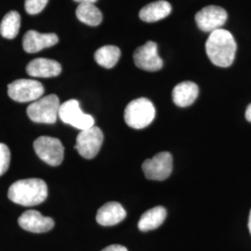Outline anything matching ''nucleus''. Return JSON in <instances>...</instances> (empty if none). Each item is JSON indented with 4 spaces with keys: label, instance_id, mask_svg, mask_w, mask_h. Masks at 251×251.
Instances as JSON below:
<instances>
[{
    "label": "nucleus",
    "instance_id": "a211bd4d",
    "mask_svg": "<svg viewBox=\"0 0 251 251\" xmlns=\"http://www.w3.org/2000/svg\"><path fill=\"white\" fill-rule=\"evenodd\" d=\"M167 217V210L163 206H154L145 211L141 217L138 228L142 232H147L158 228L165 222Z\"/></svg>",
    "mask_w": 251,
    "mask_h": 251
},
{
    "label": "nucleus",
    "instance_id": "f3484780",
    "mask_svg": "<svg viewBox=\"0 0 251 251\" xmlns=\"http://www.w3.org/2000/svg\"><path fill=\"white\" fill-rule=\"evenodd\" d=\"M171 12V4L165 0H159L144 6L140 10L139 16L144 22L153 23L168 17Z\"/></svg>",
    "mask_w": 251,
    "mask_h": 251
},
{
    "label": "nucleus",
    "instance_id": "f8f14e48",
    "mask_svg": "<svg viewBox=\"0 0 251 251\" xmlns=\"http://www.w3.org/2000/svg\"><path fill=\"white\" fill-rule=\"evenodd\" d=\"M21 228L31 233H47L54 227V221L36 210H27L19 218Z\"/></svg>",
    "mask_w": 251,
    "mask_h": 251
},
{
    "label": "nucleus",
    "instance_id": "4be33fe9",
    "mask_svg": "<svg viewBox=\"0 0 251 251\" xmlns=\"http://www.w3.org/2000/svg\"><path fill=\"white\" fill-rule=\"evenodd\" d=\"M49 0H25V8L27 13L31 15H35L40 13L45 9Z\"/></svg>",
    "mask_w": 251,
    "mask_h": 251
},
{
    "label": "nucleus",
    "instance_id": "6e6552de",
    "mask_svg": "<svg viewBox=\"0 0 251 251\" xmlns=\"http://www.w3.org/2000/svg\"><path fill=\"white\" fill-rule=\"evenodd\" d=\"M103 143V133L101 129L93 126L92 127L81 130L76 138L75 148L82 157L92 159L99 153Z\"/></svg>",
    "mask_w": 251,
    "mask_h": 251
},
{
    "label": "nucleus",
    "instance_id": "ddd939ff",
    "mask_svg": "<svg viewBox=\"0 0 251 251\" xmlns=\"http://www.w3.org/2000/svg\"><path fill=\"white\" fill-rule=\"evenodd\" d=\"M59 42V37L53 33L42 34L30 30L24 36L23 47L27 53H36L44 49L50 48Z\"/></svg>",
    "mask_w": 251,
    "mask_h": 251
},
{
    "label": "nucleus",
    "instance_id": "1a4fd4ad",
    "mask_svg": "<svg viewBox=\"0 0 251 251\" xmlns=\"http://www.w3.org/2000/svg\"><path fill=\"white\" fill-rule=\"evenodd\" d=\"M172 155L171 152H161L155 154L151 159L143 163V171L147 179L164 180L171 176L172 172Z\"/></svg>",
    "mask_w": 251,
    "mask_h": 251
},
{
    "label": "nucleus",
    "instance_id": "4468645a",
    "mask_svg": "<svg viewBox=\"0 0 251 251\" xmlns=\"http://www.w3.org/2000/svg\"><path fill=\"white\" fill-rule=\"evenodd\" d=\"M26 72L33 77H54L61 74L62 66L54 60L37 58L28 63Z\"/></svg>",
    "mask_w": 251,
    "mask_h": 251
},
{
    "label": "nucleus",
    "instance_id": "0eeeda50",
    "mask_svg": "<svg viewBox=\"0 0 251 251\" xmlns=\"http://www.w3.org/2000/svg\"><path fill=\"white\" fill-rule=\"evenodd\" d=\"M59 117L63 123L72 126L80 131L94 126V118L82 112L79 102L76 100H69L61 104Z\"/></svg>",
    "mask_w": 251,
    "mask_h": 251
},
{
    "label": "nucleus",
    "instance_id": "39448f33",
    "mask_svg": "<svg viewBox=\"0 0 251 251\" xmlns=\"http://www.w3.org/2000/svg\"><path fill=\"white\" fill-rule=\"evenodd\" d=\"M34 149L38 157L50 166H59L64 157V147L59 139L49 136L37 138Z\"/></svg>",
    "mask_w": 251,
    "mask_h": 251
},
{
    "label": "nucleus",
    "instance_id": "393cba45",
    "mask_svg": "<svg viewBox=\"0 0 251 251\" xmlns=\"http://www.w3.org/2000/svg\"><path fill=\"white\" fill-rule=\"evenodd\" d=\"M246 118L249 122L251 123V103L248 106L247 110H246Z\"/></svg>",
    "mask_w": 251,
    "mask_h": 251
},
{
    "label": "nucleus",
    "instance_id": "20e7f679",
    "mask_svg": "<svg viewBox=\"0 0 251 251\" xmlns=\"http://www.w3.org/2000/svg\"><path fill=\"white\" fill-rule=\"evenodd\" d=\"M60 107L61 103L58 96L50 94L32 102L27 107V116L36 123L53 124L59 117Z\"/></svg>",
    "mask_w": 251,
    "mask_h": 251
},
{
    "label": "nucleus",
    "instance_id": "6ab92c4d",
    "mask_svg": "<svg viewBox=\"0 0 251 251\" xmlns=\"http://www.w3.org/2000/svg\"><path fill=\"white\" fill-rule=\"evenodd\" d=\"M75 14L80 22L90 26H97L102 21L100 10L92 3L79 4Z\"/></svg>",
    "mask_w": 251,
    "mask_h": 251
},
{
    "label": "nucleus",
    "instance_id": "aec40b11",
    "mask_svg": "<svg viewBox=\"0 0 251 251\" xmlns=\"http://www.w3.org/2000/svg\"><path fill=\"white\" fill-rule=\"evenodd\" d=\"M121 56V51L117 46L108 45L100 48L96 50L94 58L96 63L104 68H113Z\"/></svg>",
    "mask_w": 251,
    "mask_h": 251
},
{
    "label": "nucleus",
    "instance_id": "2eb2a0df",
    "mask_svg": "<svg viewBox=\"0 0 251 251\" xmlns=\"http://www.w3.org/2000/svg\"><path fill=\"white\" fill-rule=\"evenodd\" d=\"M126 212L125 208L118 202H108L100 207L96 221L102 226H114L125 220Z\"/></svg>",
    "mask_w": 251,
    "mask_h": 251
},
{
    "label": "nucleus",
    "instance_id": "f03ea898",
    "mask_svg": "<svg viewBox=\"0 0 251 251\" xmlns=\"http://www.w3.org/2000/svg\"><path fill=\"white\" fill-rule=\"evenodd\" d=\"M8 197L21 206H36L48 198V185L41 179H19L10 185Z\"/></svg>",
    "mask_w": 251,
    "mask_h": 251
},
{
    "label": "nucleus",
    "instance_id": "412c9836",
    "mask_svg": "<svg viewBox=\"0 0 251 251\" xmlns=\"http://www.w3.org/2000/svg\"><path fill=\"white\" fill-rule=\"evenodd\" d=\"M21 27V16L17 11H9L1 22L0 34L8 39L15 38Z\"/></svg>",
    "mask_w": 251,
    "mask_h": 251
},
{
    "label": "nucleus",
    "instance_id": "a878e982",
    "mask_svg": "<svg viewBox=\"0 0 251 251\" xmlns=\"http://www.w3.org/2000/svg\"><path fill=\"white\" fill-rule=\"evenodd\" d=\"M79 4H85V3H92L94 4L95 2H97V0H74Z\"/></svg>",
    "mask_w": 251,
    "mask_h": 251
},
{
    "label": "nucleus",
    "instance_id": "9b49d317",
    "mask_svg": "<svg viewBox=\"0 0 251 251\" xmlns=\"http://www.w3.org/2000/svg\"><path fill=\"white\" fill-rule=\"evenodd\" d=\"M227 20V12L220 6H206L196 15L198 28L206 33L222 29Z\"/></svg>",
    "mask_w": 251,
    "mask_h": 251
},
{
    "label": "nucleus",
    "instance_id": "9d476101",
    "mask_svg": "<svg viewBox=\"0 0 251 251\" xmlns=\"http://www.w3.org/2000/svg\"><path fill=\"white\" fill-rule=\"evenodd\" d=\"M136 66L144 71L156 72L163 67V60L157 52V45L152 41L139 47L133 54Z\"/></svg>",
    "mask_w": 251,
    "mask_h": 251
},
{
    "label": "nucleus",
    "instance_id": "423d86ee",
    "mask_svg": "<svg viewBox=\"0 0 251 251\" xmlns=\"http://www.w3.org/2000/svg\"><path fill=\"white\" fill-rule=\"evenodd\" d=\"M44 91L43 85L33 79H18L8 86L9 97L18 102H34L41 98Z\"/></svg>",
    "mask_w": 251,
    "mask_h": 251
},
{
    "label": "nucleus",
    "instance_id": "bb28decb",
    "mask_svg": "<svg viewBox=\"0 0 251 251\" xmlns=\"http://www.w3.org/2000/svg\"><path fill=\"white\" fill-rule=\"evenodd\" d=\"M249 229H250V232L251 233V213H250V219H249Z\"/></svg>",
    "mask_w": 251,
    "mask_h": 251
},
{
    "label": "nucleus",
    "instance_id": "5701e85b",
    "mask_svg": "<svg viewBox=\"0 0 251 251\" xmlns=\"http://www.w3.org/2000/svg\"><path fill=\"white\" fill-rule=\"evenodd\" d=\"M10 162V151L6 144L0 143V176L8 171Z\"/></svg>",
    "mask_w": 251,
    "mask_h": 251
},
{
    "label": "nucleus",
    "instance_id": "b1692460",
    "mask_svg": "<svg viewBox=\"0 0 251 251\" xmlns=\"http://www.w3.org/2000/svg\"><path fill=\"white\" fill-rule=\"evenodd\" d=\"M101 251H127V250L124 246H121V245H112V246H108Z\"/></svg>",
    "mask_w": 251,
    "mask_h": 251
},
{
    "label": "nucleus",
    "instance_id": "f257e3e1",
    "mask_svg": "<svg viewBox=\"0 0 251 251\" xmlns=\"http://www.w3.org/2000/svg\"><path fill=\"white\" fill-rule=\"evenodd\" d=\"M236 42L233 35L225 29L210 33L206 42V51L211 63L219 67H229L233 63Z\"/></svg>",
    "mask_w": 251,
    "mask_h": 251
},
{
    "label": "nucleus",
    "instance_id": "dca6fc26",
    "mask_svg": "<svg viewBox=\"0 0 251 251\" xmlns=\"http://www.w3.org/2000/svg\"><path fill=\"white\" fill-rule=\"evenodd\" d=\"M199 93L198 86L192 81L178 84L172 91V100L179 107H187L195 102Z\"/></svg>",
    "mask_w": 251,
    "mask_h": 251
},
{
    "label": "nucleus",
    "instance_id": "7ed1b4c3",
    "mask_svg": "<svg viewBox=\"0 0 251 251\" xmlns=\"http://www.w3.org/2000/svg\"><path fill=\"white\" fill-rule=\"evenodd\" d=\"M155 117V108L152 101L139 98L130 101L125 109L124 118L126 125L135 129H142L150 125Z\"/></svg>",
    "mask_w": 251,
    "mask_h": 251
}]
</instances>
